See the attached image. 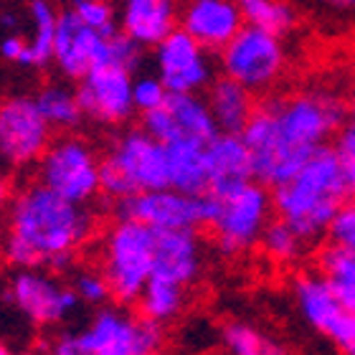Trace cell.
I'll use <instances>...</instances> for the list:
<instances>
[{"label": "cell", "mask_w": 355, "mask_h": 355, "mask_svg": "<svg viewBox=\"0 0 355 355\" xmlns=\"http://www.w3.org/2000/svg\"><path fill=\"white\" fill-rule=\"evenodd\" d=\"M171 188L168 148L145 127H122L102 153V196L119 200Z\"/></svg>", "instance_id": "cell-4"}, {"label": "cell", "mask_w": 355, "mask_h": 355, "mask_svg": "<svg viewBox=\"0 0 355 355\" xmlns=\"http://www.w3.org/2000/svg\"><path fill=\"white\" fill-rule=\"evenodd\" d=\"M119 31L142 49H155L180 28V0H117Z\"/></svg>", "instance_id": "cell-20"}, {"label": "cell", "mask_w": 355, "mask_h": 355, "mask_svg": "<svg viewBox=\"0 0 355 355\" xmlns=\"http://www.w3.org/2000/svg\"><path fill=\"white\" fill-rule=\"evenodd\" d=\"M188 300H191V289L188 287L153 277L148 282V287L142 289L135 307L140 310L145 320H153L157 325H168V322L183 315V310L188 307Z\"/></svg>", "instance_id": "cell-25"}, {"label": "cell", "mask_w": 355, "mask_h": 355, "mask_svg": "<svg viewBox=\"0 0 355 355\" xmlns=\"http://www.w3.org/2000/svg\"><path fill=\"white\" fill-rule=\"evenodd\" d=\"M6 300L33 327H59L82 307L74 287L49 269H13L6 284Z\"/></svg>", "instance_id": "cell-10"}, {"label": "cell", "mask_w": 355, "mask_h": 355, "mask_svg": "<svg viewBox=\"0 0 355 355\" xmlns=\"http://www.w3.org/2000/svg\"><path fill=\"white\" fill-rule=\"evenodd\" d=\"M13 196H15V185L13 180L8 175H0V216L8 214V208L13 203Z\"/></svg>", "instance_id": "cell-37"}, {"label": "cell", "mask_w": 355, "mask_h": 355, "mask_svg": "<svg viewBox=\"0 0 355 355\" xmlns=\"http://www.w3.org/2000/svg\"><path fill=\"white\" fill-rule=\"evenodd\" d=\"M315 3L325 6L327 10H335V13H345V15L355 13V0H315Z\"/></svg>", "instance_id": "cell-38"}, {"label": "cell", "mask_w": 355, "mask_h": 355, "mask_svg": "<svg viewBox=\"0 0 355 355\" xmlns=\"http://www.w3.org/2000/svg\"><path fill=\"white\" fill-rule=\"evenodd\" d=\"M292 297L304 325L340 350L355 345V312L340 302V297L335 295L318 269L297 274L292 282Z\"/></svg>", "instance_id": "cell-12"}, {"label": "cell", "mask_w": 355, "mask_h": 355, "mask_svg": "<svg viewBox=\"0 0 355 355\" xmlns=\"http://www.w3.org/2000/svg\"><path fill=\"white\" fill-rule=\"evenodd\" d=\"M28 3V41L36 69H46L53 56V38L61 8L56 0H26Z\"/></svg>", "instance_id": "cell-26"}, {"label": "cell", "mask_w": 355, "mask_h": 355, "mask_svg": "<svg viewBox=\"0 0 355 355\" xmlns=\"http://www.w3.org/2000/svg\"><path fill=\"white\" fill-rule=\"evenodd\" d=\"M206 96V104L211 110V117H214L218 132H229V135H241L244 127L249 125L254 110H257V99H254V92H249L246 87H241L239 82L229 79V76H216L211 87L203 92Z\"/></svg>", "instance_id": "cell-22"}, {"label": "cell", "mask_w": 355, "mask_h": 355, "mask_svg": "<svg viewBox=\"0 0 355 355\" xmlns=\"http://www.w3.org/2000/svg\"><path fill=\"white\" fill-rule=\"evenodd\" d=\"M206 163L208 193H218L239 183H246V180H254L252 155H249L241 135H216L206 145Z\"/></svg>", "instance_id": "cell-21"}, {"label": "cell", "mask_w": 355, "mask_h": 355, "mask_svg": "<svg viewBox=\"0 0 355 355\" xmlns=\"http://www.w3.org/2000/svg\"><path fill=\"white\" fill-rule=\"evenodd\" d=\"M69 284L74 287L79 302L87 307L99 310V307H107V302H112V287L99 266H76Z\"/></svg>", "instance_id": "cell-32"}, {"label": "cell", "mask_w": 355, "mask_h": 355, "mask_svg": "<svg viewBox=\"0 0 355 355\" xmlns=\"http://www.w3.org/2000/svg\"><path fill=\"white\" fill-rule=\"evenodd\" d=\"M216 56L221 74L254 94L272 92L282 82L289 64L284 38L257 26H244Z\"/></svg>", "instance_id": "cell-9"}, {"label": "cell", "mask_w": 355, "mask_h": 355, "mask_svg": "<svg viewBox=\"0 0 355 355\" xmlns=\"http://www.w3.org/2000/svg\"><path fill=\"white\" fill-rule=\"evenodd\" d=\"M246 26H257L277 36H287L297 28V10L289 0H236Z\"/></svg>", "instance_id": "cell-29"}, {"label": "cell", "mask_w": 355, "mask_h": 355, "mask_svg": "<svg viewBox=\"0 0 355 355\" xmlns=\"http://www.w3.org/2000/svg\"><path fill=\"white\" fill-rule=\"evenodd\" d=\"M155 231L135 218L117 216L99 236V269L119 307H132L148 287L155 264Z\"/></svg>", "instance_id": "cell-7"}, {"label": "cell", "mask_w": 355, "mask_h": 355, "mask_svg": "<svg viewBox=\"0 0 355 355\" xmlns=\"http://www.w3.org/2000/svg\"><path fill=\"white\" fill-rule=\"evenodd\" d=\"M168 87L163 84V79L153 71V74H140L135 76L132 82V99H135V110L140 114H148V112L157 110L160 104L168 99Z\"/></svg>", "instance_id": "cell-33"}, {"label": "cell", "mask_w": 355, "mask_h": 355, "mask_svg": "<svg viewBox=\"0 0 355 355\" xmlns=\"http://www.w3.org/2000/svg\"><path fill=\"white\" fill-rule=\"evenodd\" d=\"M259 246L261 252L266 254V259H272L274 264H282V266L297 264L307 254V249H310V244L289 223H284L277 216H274L272 223L261 234Z\"/></svg>", "instance_id": "cell-30"}, {"label": "cell", "mask_w": 355, "mask_h": 355, "mask_svg": "<svg viewBox=\"0 0 355 355\" xmlns=\"http://www.w3.org/2000/svg\"><path fill=\"white\" fill-rule=\"evenodd\" d=\"M142 49L140 44H135L132 38L125 36L122 31L112 33L110 44H107V64L119 69H127V71H137L142 67Z\"/></svg>", "instance_id": "cell-34"}, {"label": "cell", "mask_w": 355, "mask_h": 355, "mask_svg": "<svg viewBox=\"0 0 355 355\" xmlns=\"http://www.w3.org/2000/svg\"><path fill=\"white\" fill-rule=\"evenodd\" d=\"M153 277L191 289L203 274L206 252L196 231H155ZM150 277V279H153Z\"/></svg>", "instance_id": "cell-19"}, {"label": "cell", "mask_w": 355, "mask_h": 355, "mask_svg": "<svg viewBox=\"0 0 355 355\" xmlns=\"http://www.w3.org/2000/svg\"><path fill=\"white\" fill-rule=\"evenodd\" d=\"M153 67L171 94H203L216 79L214 53L183 28H175L153 49Z\"/></svg>", "instance_id": "cell-13"}, {"label": "cell", "mask_w": 355, "mask_h": 355, "mask_svg": "<svg viewBox=\"0 0 355 355\" xmlns=\"http://www.w3.org/2000/svg\"><path fill=\"white\" fill-rule=\"evenodd\" d=\"M348 122V104L333 89L310 87L257 104L241 132L252 155L254 180L279 185L320 148L330 145Z\"/></svg>", "instance_id": "cell-1"}, {"label": "cell", "mask_w": 355, "mask_h": 355, "mask_svg": "<svg viewBox=\"0 0 355 355\" xmlns=\"http://www.w3.org/2000/svg\"><path fill=\"white\" fill-rule=\"evenodd\" d=\"M135 74L127 69L102 64L76 82V96L84 119L96 127H125L135 117Z\"/></svg>", "instance_id": "cell-14"}, {"label": "cell", "mask_w": 355, "mask_h": 355, "mask_svg": "<svg viewBox=\"0 0 355 355\" xmlns=\"http://www.w3.org/2000/svg\"><path fill=\"white\" fill-rule=\"evenodd\" d=\"M244 26L236 0H180V28L211 53L221 51Z\"/></svg>", "instance_id": "cell-18"}, {"label": "cell", "mask_w": 355, "mask_h": 355, "mask_svg": "<svg viewBox=\"0 0 355 355\" xmlns=\"http://www.w3.org/2000/svg\"><path fill=\"white\" fill-rule=\"evenodd\" d=\"M53 142V130L31 94L0 99V165L13 173L36 171Z\"/></svg>", "instance_id": "cell-11"}, {"label": "cell", "mask_w": 355, "mask_h": 355, "mask_svg": "<svg viewBox=\"0 0 355 355\" xmlns=\"http://www.w3.org/2000/svg\"><path fill=\"white\" fill-rule=\"evenodd\" d=\"M3 218L0 257L13 269L38 266L56 274L74 272L79 254L99 231L94 208L61 198L38 180L15 188Z\"/></svg>", "instance_id": "cell-2"}, {"label": "cell", "mask_w": 355, "mask_h": 355, "mask_svg": "<svg viewBox=\"0 0 355 355\" xmlns=\"http://www.w3.org/2000/svg\"><path fill=\"white\" fill-rule=\"evenodd\" d=\"M335 153L340 157L343 173H345V180H348L350 193L355 196V127L345 125L335 137Z\"/></svg>", "instance_id": "cell-36"}, {"label": "cell", "mask_w": 355, "mask_h": 355, "mask_svg": "<svg viewBox=\"0 0 355 355\" xmlns=\"http://www.w3.org/2000/svg\"><path fill=\"white\" fill-rule=\"evenodd\" d=\"M325 239H327V244L355 252V196H350V198L338 208V214H335Z\"/></svg>", "instance_id": "cell-35"}, {"label": "cell", "mask_w": 355, "mask_h": 355, "mask_svg": "<svg viewBox=\"0 0 355 355\" xmlns=\"http://www.w3.org/2000/svg\"><path fill=\"white\" fill-rule=\"evenodd\" d=\"M117 216L135 218L153 231H198L208 221V203L206 196L160 188L119 200Z\"/></svg>", "instance_id": "cell-15"}, {"label": "cell", "mask_w": 355, "mask_h": 355, "mask_svg": "<svg viewBox=\"0 0 355 355\" xmlns=\"http://www.w3.org/2000/svg\"><path fill=\"white\" fill-rule=\"evenodd\" d=\"M208 231L216 252L223 257H241L259 246L261 234L274 218L269 185L246 180L218 193H206Z\"/></svg>", "instance_id": "cell-6"}, {"label": "cell", "mask_w": 355, "mask_h": 355, "mask_svg": "<svg viewBox=\"0 0 355 355\" xmlns=\"http://www.w3.org/2000/svg\"><path fill=\"white\" fill-rule=\"evenodd\" d=\"M163 325L135 318L125 307H99L84 327L59 333L46 355H157Z\"/></svg>", "instance_id": "cell-5"}, {"label": "cell", "mask_w": 355, "mask_h": 355, "mask_svg": "<svg viewBox=\"0 0 355 355\" xmlns=\"http://www.w3.org/2000/svg\"><path fill=\"white\" fill-rule=\"evenodd\" d=\"M345 125L355 127V94L350 96V102H348V122Z\"/></svg>", "instance_id": "cell-39"}, {"label": "cell", "mask_w": 355, "mask_h": 355, "mask_svg": "<svg viewBox=\"0 0 355 355\" xmlns=\"http://www.w3.org/2000/svg\"><path fill=\"white\" fill-rule=\"evenodd\" d=\"M168 148V171L171 188L188 196H206L208 193V163L206 145H165Z\"/></svg>", "instance_id": "cell-24"}, {"label": "cell", "mask_w": 355, "mask_h": 355, "mask_svg": "<svg viewBox=\"0 0 355 355\" xmlns=\"http://www.w3.org/2000/svg\"><path fill=\"white\" fill-rule=\"evenodd\" d=\"M0 355H18V353H15V350L10 348L6 340H0Z\"/></svg>", "instance_id": "cell-40"}, {"label": "cell", "mask_w": 355, "mask_h": 355, "mask_svg": "<svg viewBox=\"0 0 355 355\" xmlns=\"http://www.w3.org/2000/svg\"><path fill=\"white\" fill-rule=\"evenodd\" d=\"M67 8L84 26L99 31L104 36L119 31L117 0H67Z\"/></svg>", "instance_id": "cell-31"}, {"label": "cell", "mask_w": 355, "mask_h": 355, "mask_svg": "<svg viewBox=\"0 0 355 355\" xmlns=\"http://www.w3.org/2000/svg\"><path fill=\"white\" fill-rule=\"evenodd\" d=\"M343 355H355V345H350L348 350H343Z\"/></svg>", "instance_id": "cell-41"}, {"label": "cell", "mask_w": 355, "mask_h": 355, "mask_svg": "<svg viewBox=\"0 0 355 355\" xmlns=\"http://www.w3.org/2000/svg\"><path fill=\"white\" fill-rule=\"evenodd\" d=\"M350 196L340 157L333 145H325L295 175L272 188L274 216L289 223L312 246L327 236L338 208Z\"/></svg>", "instance_id": "cell-3"}, {"label": "cell", "mask_w": 355, "mask_h": 355, "mask_svg": "<svg viewBox=\"0 0 355 355\" xmlns=\"http://www.w3.org/2000/svg\"><path fill=\"white\" fill-rule=\"evenodd\" d=\"M229 355H289L287 345L252 322H226L221 330Z\"/></svg>", "instance_id": "cell-28"}, {"label": "cell", "mask_w": 355, "mask_h": 355, "mask_svg": "<svg viewBox=\"0 0 355 355\" xmlns=\"http://www.w3.org/2000/svg\"><path fill=\"white\" fill-rule=\"evenodd\" d=\"M33 99H36L38 110L46 117V122L51 125L53 132H76L82 122H87L79 96H76V87H71V82H67V79L41 84Z\"/></svg>", "instance_id": "cell-23"}, {"label": "cell", "mask_w": 355, "mask_h": 355, "mask_svg": "<svg viewBox=\"0 0 355 355\" xmlns=\"http://www.w3.org/2000/svg\"><path fill=\"white\" fill-rule=\"evenodd\" d=\"M36 180L71 203L92 206L102 196V153L82 135L64 132L38 160Z\"/></svg>", "instance_id": "cell-8"}, {"label": "cell", "mask_w": 355, "mask_h": 355, "mask_svg": "<svg viewBox=\"0 0 355 355\" xmlns=\"http://www.w3.org/2000/svg\"><path fill=\"white\" fill-rule=\"evenodd\" d=\"M142 127L163 145H208L218 135L203 94H168L157 110L142 114Z\"/></svg>", "instance_id": "cell-16"}, {"label": "cell", "mask_w": 355, "mask_h": 355, "mask_svg": "<svg viewBox=\"0 0 355 355\" xmlns=\"http://www.w3.org/2000/svg\"><path fill=\"white\" fill-rule=\"evenodd\" d=\"M318 272L327 279L340 302L355 312V252L327 244L318 254Z\"/></svg>", "instance_id": "cell-27"}, {"label": "cell", "mask_w": 355, "mask_h": 355, "mask_svg": "<svg viewBox=\"0 0 355 355\" xmlns=\"http://www.w3.org/2000/svg\"><path fill=\"white\" fill-rule=\"evenodd\" d=\"M107 44L110 36L84 26L69 8H61L51 64L61 79L76 84L92 69L107 64Z\"/></svg>", "instance_id": "cell-17"}]
</instances>
